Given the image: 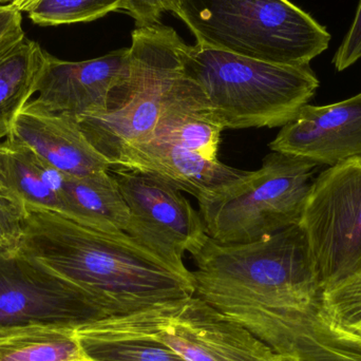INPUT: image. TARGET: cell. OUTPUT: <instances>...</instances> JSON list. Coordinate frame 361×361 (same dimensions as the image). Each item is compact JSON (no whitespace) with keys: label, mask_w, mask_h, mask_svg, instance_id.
Returning <instances> with one entry per match:
<instances>
[{"label":"cell","mask_w":361,"mask_h":361,"mask_svg":"<svg viewBox=\"0 0 361 361\" xmlns=\"http://www.w3.org/2000/svg\"><path fill=\"white\" fill-rule=\"evenodd\" d=\"M195 295L284 361H361V339L329 314L302 225L250 243L206 237L191 252Z\"/></svg>","instance_id":"cell-1"},{"label":"cell","mask_w":361,"mask_h":361,"mask_svg":"<svg viewBox=\"0 0 361 361\" xmlns=\"http://www.w3.org/2000/svg\"><path fill=\"white\" fill-rule=\"evenodd\" d=\"M18 252L82 288L109 317L195 295L192 276L126 233L97 231L49 210L27 209Z\"/></svg>","instance_id":"cell-2"},{"label":"cell","mask_w":361,"mask_h":361,"mask_svg":"<svg viewBox=\"0 0 361 361\" xmlns=\"http://www.w3.org/2000/svg\"><path fill=\"white\" fill-rule=\"evenodd\" d=\"M183 44L173 27H137L107 110L74 118L112 167L127 150L150 141L165 111L195 86L183 69Z\"/></svg>","instance_id":"cell-3"},{"label":"cell","mask_w":361,"mask_h":361,"mask_svg":"<svg viewBox=\"0 0 361 361\" xmlns=\"http://www.w3.org/2000/svg\"><path fill=\"white\" fill-rule=\"evenodd\" d=\"M180 57L224 130L283 127L320 85L310 66L278 65L199 44L184 42Z\"/></svg>","instance_id":"cell-4"},{"label":"cell","mask_w":361,"mask_h":361,"mask_svg":"<svg viewBox=\"0 0 361 361\" xmlns=\"http://www.w3.org/2000/svg\"><path fill=\"white\" fill-rule=\"evenodd\" d=\"M197 44L278 65L310 66L331 34L290 0H180Z\"/></svg>","instance_id":"cell-5"},{"label":"cell","mask_w":361,"mask_h":361,"mask_svg":"<svg viewBox=\"0 0 361 361\" xmlns=\"http://www.w3.org/2000/svg\"><path fill=\"white\" fill-rule=\"evenodd\" d=\"M75 332L82 338L159 343L186 361H284L241 324L195 295L110 316Z\"/></svg>","instance_id":"cell-6"},{"label":"cell","mask_w":361,"mask_h":361,"mask_svg":"<svg viewBox=\"0 0 361 361\" xmlns=\"http://www.w3.org/2000/svg\"><path fill=\"white\" fill-rule=\"evenodd\" d=\"M319 165L273 152L262 166L199 201L206 233L221 244L250 243L299 224Z\"/></svg>","instance_id":"cell-7"},{"label":"cell","mask_w":361,"mask_h":361,"mask_svg":"<svg viewBox=\"0 0 361 361\" xmlns=\"http://www.w3.org/2000/svg\"><path fill=\"white\" fill-rule=\"evenodd\" d=\"M300 224L324 290L361 269V157L314 180Z\"/></svg>","instance_id":"cell-8"},{"label":"cell","mask_w":361,"mask_h":361,"mask_svg":"<svg viewBox=\"0 0 361 361\" xmlns=\"http://www.w3.org/2000/svg\"><path fill=\"white\" fill-rule=\"evenodd\" d=\"M109 317L82 288L21 252L0 255V330L23 326L76 329Z\"/></svg>","instance_id":"cell-9"},{"label":"cell","mask_w":361,"mask_h":361,"mask_svg":"<svg viewBox=\"0 0 361 361\" xmlns=\"http://www.w3.org/2000/svg\"><path fill=\"white\" fill-rule=\"evenodd\" d=\"M110 173L130 212L127 235L182 275L192 276L184 256L207 237L200 212L163 180L122 167H114Z\"/></svg>","instance_id":"cell-10"},{"label":"cell","mask_w":361,"mask_h":361,"mask_svg":"<svg viewBox=\"0 0 361 361\" xmlns=\"http://www.w3.org/2000/svg\"><path fill=\"white\" fill-rule=\"evenodd\" d=\"M129 48L99 59L68 61L47 52L31 103L72 118L97 116L107 110L110 94L124 72Z\"/></svg>","instance_id":"cell-11"},{"label":"cell","mask_w":361,"mask_h":361,"mask_svg":"<svg viewBox=\"0 0 361 361\" xmlns=\"http://www.w3.org/2000/svg\"><path fill=\"white\" fill-rule=\"evenodd\" d=\"M269 147L330 166L361 157V93L332 105L303 106Z\"/></svg>","instance_id":"cell-12"},{"label":"cell","mask_w":361,"mask_h":361,"mask_svg":"<svg viewBox=\"0 0 361 361\" xmlns=\"http://www.w3.org/2000/svg\"><path fill=\"white\" fill-rule=\"evenodd\" d=\"M42 162L72 177L111 171V163L88 141L74 118L46 111L31 102L17 114L8 137Z\"/></svg>","instance_id":"cell-13"},{"label":"cell","mask_w":361,"mask_h":361,"mask_svg":"<svg viewBox=\"0 0 361 361\" xmlns=\"http://www.w3.org/2000/svg\"><path fill=\"white\" fill-rule=\"evenodd\" d=\"M114 167L130 169L163 180L203 201L220 195L250 171H239L199 152L150 140L127 150Z\"/></svg>","instance_id":"cell-14"},{"label":"cell","mask_w":361,"mask_h":361,"mask_svg":"<svg viewBox=\"0 0 361 361\" xmlns=\"http://www.w3.org/2000/svg\"><path fill=\"white\" fill-rule=\"evenodd\" d=\"M59 195L61 216L105 233H126L130 212L110 171L86 177L63 173Z\"/></svg>","instance_id":"cell-15"},{"label":"cell","mask_w":361,"mask_h":361,"mask_svg":"<svg viewBox=\"0 0 361 361\" xmlns=\"http://www.w3.org/2000/svg\"><path fill=\"white\" fill-rule=\"evenodd\" d=\"M61 180L63 173L42 162L27 146L10 137L0 143V188L27 209L61 214Z\"/></svg>","instance_id":"cell-16"},{"label":"cell","mask_w":361,"mask_h":361,"mask_svg":"<svg viewBox=\"0 0 361 361\" xmlns=\"http://www.w3.org/2000/svg\"><path fill=\"white\" fill-rule=\"evenodd\" d=\"M47 52L23 29L0 40V126L10 128L20 110L35 94Z\"/></svg>","instance_id":"cell-17"},{"label":"cell","mask_w":361,"mask_h":361,"mask_svg":"<svg viewBox=\"0 0 361 361\" xmlns=\"http://www.w3.org/2000/svg\"><path fill=\"white\" fill-rule=\"evenodd\" d=\"M0 361H92L73 329L23 326L0 330Z\"/></svg>","instance_id":"cell-18"},{"label":"cell","mask_w":361,"mask_h":361,"mask_svg":"<svg viewBox=\"0 0 361 361\" xmlns=\"http://www.w3.org/2000/svg\"><path fill=\"white\" fill-rule=\"evenodd\" d=\"M125 6V0H34L25 12L36 25H61L88 23Z\"/></svg>","instance_id":"cell-19"},{"label":"cell","mask_w":361,"mask_h":361,"mask_svg":"<svg viewBox=\"0 0 361 361\" xmlns=\"http://www.w3.org/2000/svg\"><path fill=\"white\" fill-rule=\"evenodd\" d=\"M78 339L92 361H186L173 350L149 341Z\"/></svg>","instance_id":"cell-20"},{"label":"cell","mask_w":361,"mask_h":361,"mask_svg":"<svg viewBox=\"0 0 361 361\" xmlns=\"http://www.w3.org/2000/svg\"><path fill=\"white\" fill-rule=\"evenodd\" d=\"M329 314L341 329L361 338V269L324 290Z\"/></svg>","instance_id":"cell-21"},{"label":"cell","mask_w":361,"mask_h":361,"mask_svg":"<svg viewBox=\"0 0 361 361\" xmlns=\"http://www.w3.org/2000/svg\"><path fill=\"white\" fill-rule=\"evenodd\" d=\"M27 216L25 206L0 188V255L18 252Z\"/></svg>","instance_id":"cell-22"},{"label":"cell","mask_w":361,"mask_h":361,"mask_svg":"<svg viewBox=\"0 0 361 361\" xmlns=\"http://www.w3.org/2000/svg\"><path fill=\"white\" fill-rule=\"evenodd\" d=\"M125 10L133 17L137 27L156 25L163 13H176L180 0H125Z\"/></svg>","instance_id":"cell-23"},{"label":"cell","mask_w":361,"mask_h":361,"mask_svg":"<svg viewBox=\"0 0 361 361\" xmlns=\"http://www.w3.org/2000/svg\"><path fill=\"white\" fill-rule=\"evenodd\" d=\"M361 59V0L355 18L333 59L337 71H343Z\"/></svg>","instance_id":"cell-24"},{"label":"cell","mask_w":361,"mask_h":361,"mask_svg":"<svg viewBox=\"0 0 361 361\" xmlns=\"http://www.w3.org/2000/svg\"><path fill=\"white\" fill-rule=\"evenodd\" d=\"M19 29H23L21 12L11 4H0V40Z\"/></svg>","instance_id":"cell-25"},{"label":"cell","mask_w":361,"mask_h":361,"mask_svg":"<svg viewBox=\"0 0 361 361\" xmlns=\"http://www.w3.org/2000/svg\"><path fill=\"white\" fill-rule=\"evenodd\" d=\"M34 0H16V1L12 2L11 4V6H14V8H16L17 10L19 11V12H25V10H27V6H30V4L33 2Z\"/></svg>","instance_id":"cell-26"},{"label":"cell","mask_w":361,"mask_h":361,"mask_svg":"<svg viewBox=\"0 0 361 361\" xmlns=\"http://www.w3.org/2000/svg\"><path fill=\"white\" fill-rule=\"evenodd\" d=\"M10 133V128L8 127L0 126V143L2 142V139H6Z\"/></svg>","instance_id":"cell-27"},{"label":"cell","mask_w":361,"mask_h":361,"mask_svg":"<svg viewBox=\"0 0 361 361\" xmlns=\"http://www.w3.org/2000/svg\"><path fill=\"white\" fill-rule=\"evenodd\" d=\"M16 0H0V4H11Z\"/></svg>","instance_id":"cell-28"}]
</instances>
